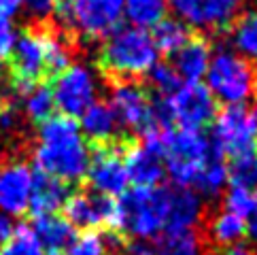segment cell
Instances as JSON below:
<instances>
[{
	"instance_id": "cell-26",
	"label": "cell",
	"mask_w": 257,
	"mask_h": 255,
	"mask_svg": "<svg viewBox=\"0 0 257 255\" xmlns=\"http://www.w3.org/2000/svg\"><path fill=\"white\" fill-rule=\"evenodd\" d=\"M166 0H123V17L136 28L151 30L166 17Z\"/></svg>"
},
{
	"instance_id": "cell-16",
	"label": "cell",
	"mask_w": 257,
	"mask_h": 255,
	"mask_svg": "<svg viewBox=\"0 0 257 255\" xmlns=\"http://www.w3.org/2000/svg\"><path fill=\"white\" fill-rule=\"evenodd\" d=\"M202 215H204V204L196 189L164 185V230L196 227Z\"/></svg>"
},
{
	"instance_id": "cell-6",
	"label": "cell",
	"mask_w": 257,
	"mask_h": 255,
	"mask_svg": "<svg viewBox=\"0 0 257 255\" xmlns=\"http://www.w3.org/2000/svg\"><path fill=\"white\" fill-rule=\"evenodd\" d=\"M210 141L202 130H172L168 132L166 147L162 153L164 170L177 187H191L210 158Z\"/></svg>"
},
{
	"instance_id": "cell-19",
	"label": "cell",
	"mask_w": 257,
	"mask_h": 255,
	"mask_svg": "<svg viewBox=\"0 0 257 255\" xmlns=\"http://www.w3.org/2000/svg\"><path fill=\"white\" fill-rule=\"evenodd\" d=\"M210 45L204 36H191V39L183 45V47L174 53L172 66L179 72V77L183 79V83L187 81H202L204 72L208 68L210 62Z\"/></svg>"
},
{
	"instance_id": "cell-7",
	"label": "cell",
	"mask_w": 257,
	"mask_h": 255,
	"mask_svg": "<svg viewBox=\"0 0 257 255\" xmlns=\"http://www.w3.org/2000/svg\"><path fill=\"white\" fill-rule=\"evenodd\" d=\"M210 147L221 156L234 158L257 147V119L244 104L223 106L213 119Z\"/></svg>"
},
{
	"instance_id": "cell-17",
	"label": "cell",
	"mask_w": 257,
	"mask_h": 255,
	"mask_svg": "<svg viewBox=\"0 0 257 255\" xmlns=\"http://www.w3.org/2000/svg\"><path fill=\"white\" fill-rule=\"evenodd\" d=\"M123 166L130 185L134 187H158L162 185L166 170H164V162L155 153L147 151L139 143H123Z\"/></svg>"
},
{
	"instance_id": "cell-11",
	"label": "cell",
	"mask_w": 257,
	"mask_h": 255,
	"mask_svg": "<svg viewBox=\"0 0 257 255\" xmlns=\"http://www.w3.org/2000/svg\"><path fill=\"white\" fill-rule=\"evenodd\" d=\"M113 111L119 119V125L127 128L136 134H143L147 128L155 123L153 119V98L147 89L132 79H117L111 89Z\"/></svg>"
},
{
	"instance_id": "cell-15",
	"label": "cell",
	"mask_w": 257,
	"mask_h": 255,
	"mask_svg": "<svg viewBox=\"0 0 257 255\" xmlns=\"http://www.w3.org/2000/svg\"><path fill=\"white\" fill-rule=\"evenodd\" d=\"M11 81L24 85H36L47 77L45 70V56L39 30H26L17 34L11 56Z\"/></svg>"
},
{
	"instance_id": "cell-39",
	"label": "cell",
	"mask_w": 257,
	"mask_h": 255,
	"mask_svg": "<svg viewBox=\"0 0 257 255\" xmlns=\"http://www.w3.org/2000/svg\"><path fill=\"white\" fill-rule=\"evenodd\" d=\"M219 255H255L251 244H246L244 240L240 242H234V244H227V247H221Z\"/></svg>"
},
{
	"instance_id": "cell-31",
	"label": "cell",
	"mask_w": 257,
	"mask_h": 255,
	"mask_svg": "<svg viewBox=\"0 0 257 255\" xmlns=\"http://www.w3.org/2000/svg\"><path fill=\"white\" fill-rule=\"evenodd\" d=\"M22 102H24V111H26V115H28V119H32L36 123L47 121L53 115V111H56L51 85L36 83L34 87H30V92L22 98Z\"/></svg>"
},
{
	"instance_id": "cell-8",
	"label": "cell",
	"mask_w": 257,
	"mask_h": 255,
	"mask_svg": "<svg viewBox=\"0 0 257 255\" xmlns=\"http://www.w3.org/2000/svg\"><path fill=\"white\" fill-rule=\"evenodd\" d=\"M166 106L172 125L181 130H202L213 123L217 100L202 81H187L172 96H166Z\"/></svg>"
},
{
	"instance_id": "cell-44",
	"label": "cell",
	"mask_w": 257,
	"mask_h": 255,
	"mask_svg": "<svg viewBox=\"0 0 257 255\" xmlns=\"http://www.w3.org/2000/svg\"><path fill=\"white\" fill-rule=\"evenodd\" d=\"M49 255H60V253H49Z\"/></svg>"
},
{
	"instance_id": "cell-2",
	"label": "cell",
	"mask_w": 257,
	"mask_h": 255,
	"mask_svg": "<svg viewBox=\"0 0 257 255\" xmlns=\"http://www.w3.org/2000/svg\"><path fill=\"white\" fill-rule=\"evenodd\" d=\"M158 49L149 30L136 26H119L102 43L100 68L113 81L147 75L158 64Z\"/></svg>"
},
{
	"instance_id": "cell-4",
	"label": "cell",
	"mask_w": 257,
	"mask_h": 255,
	"mask_svg": "<svg viewBox=\"0 0 257 255\" xmlns=\"http://www.w3.org/2000/svg\"><path fill=\"white\" fill-rule=\"evenodd\" d=\"M164 230V185L127 187L117 198L115 232L136 240L155 238Z\"/></svg>"
},
{
	"instance_id": "cell-29",
	"label": "cell",
	"mask_w": 257,
	"mask_h": 255,
	"mask_svg": "<svg viewBox=\"0 0 257 255\" xmlns=\"http://www.w3.org/2000/svg\"><path fill=\"white\" fill-rule=\"evenodd\" d=\"M115 236H104L96 230H85L75 236L70 244L64 249V255H111V249L117 247Z\"/></svg>"
},
{
	"instance_id": "cell-38",
	"label": "cell",
	"mask_w": 257,
	"mask_h": 255,
	"mask_svg": "<svg viewBox=\"0 0 257 255\" xmlns=\"http://www.w3.org/2000/svg\"><path fill=\"white\" fill-rule=\"evenodd\" d=\"M13 230H15V223L11 219V215H7V213L0 211V247H3L9 238H11Z\"/></svg>"
},
{
	"instance_id": "cell-35",
	"label": "cell",
	"mask_w": 257,
	"mask_h": 255,
	"mask_svg": "<svg viewBox=\"0 0 257 255\" xmlns=\"http://www.w3.org/2000/svg\"><path fill=\"white\" fill-rule=\"evenodd\" d=\"M15 39H17V32H15L11 17L0 15V60H7L11 56Z\"/></svg>"
},
{
	"instance_id": "cell-21",
	"label": "cell",
	"mask_w": 257,
	"mask_h": 255,
	"mask_svg": "<svg viewBox=\"0 0 257 255\" xmlns=\"http://www.w3.org/2000/svg\"><path fill=\"white\" fill-rule=\"evenodd\" d=\"M41 247L49 253H60L75 238V227H72L66 217H60L58 213L51 215H39L34 217V225H30Z\"/></svg>"
},
{
	"instance_id": "cell-9",
	"label": "cell",
	"mask_w": 257,
	"mask_h": 255,
	"mask_svg": "<svg viewBox=\"0 0 257 255\" xmlns=\"http://www.w3.org/2000/svg\"><path fill=\"white\" fill-rule=\"evenodd\" d=\"M51 94L56 108H60L62 115L77 119L96 102V94H98L96 75L83 64H70L66 70L56 75L51 85Z\"/></svg>"
},
{
	"instance_id": "cell-3",
	"label": "cell",
	"mask_w": 257,
	"mask_h": 255,
	"mask_svg": "<svg viewBox=\"0 0 257 255\" xmlns=\"http://www.w3.org/2000/svg\"><path fill=\"white\" fill-rule=\"evenodd\" d=\"M53 17L64 34H81L89 41L106 39L123 20V0H56Z\"/></svg>"
},
{
	"instance_id": "cell-37",
	"label": "cell",
	"mask_w": 257,
	"mask_h": 255,
	"mask_svg": "<svg viewBox=\"0 0 257 255\" xmlns=\"http://www.w3.org/2000/svg\"><path fill=\"white\" fill-rule=\"evenodd\" d=\"M53 5H56V0H24V7L28 9V13L36 17V20L49 17L53 11Z\"/></svg>"
},
{
	"instance_id": "cell-40",
	"label": "cell",
	"mask_w": 257,
	"mask_h": 255,
	"mask_svg": "<svg viewBox=\"0 0 257 255\" xmlns=\"http://www.w3.org/2000/svg\"><path fill=\"white\" fill-rule=\"evenodd\" d=\"M246 236L253 247H257V189H255V204H253V211L246 219Z\"/></svg>"
},
{
	"instance_id": "cell-12",
	"label": "cell",
	"mask_w": 257,
	"mask_h": 255,
	"mask_svg": "<svg viewBox=\"0 0 257 255\" xmlns=\"http://www.w3.org/2000/svg\"><path fill=\"white\" fill-rule=\"evenodd\" d=\"M177 20L198 30H225L238 17V0H168Z\"/></svg>"
},
{
	"instance_id": "cell-42",
	"label": "cell",
	"mask_w": 257,
	"mask_h": 255,
	"mask_svg": "<svg viewBox=\"0 0 257 255\" xmlns=\"http://www.w3.org/2000/svg\"><path fill=\"white\" fill-rule=\"evenodd\" d=\"M9 104H7V100H5V96L0 94V111H3V108H7Z\"/></svg>"
},
{
	"instance_id": "cell-5",
	"label": "cell",
	"mask_w": 257,
	"mask_h": 255,
	"mask_svg": "<svg viewBox=\"0 0 257 255\" xmlns=\"http://www.w3.org/2000/svg\"><path fill=\"white\" fill-rule=\"evenodd\" d=\"M204 77L208 92L225 106L244 104L257 92V72L251 62L229 49H221L210 56Z\"/></svg>"
},
{
	"instance_id": "cell-24",
	"label": "cell",
	"mask_w": 257,
	"mask_h": 255,
	"mask_svg": "<svg viewBox=\"0 0 257 255\" xmlns=\"http://www.w3.org/2000/svg\"><path fill=\"white\" fill-rule=\"evenodd\" d=\"M39 32L43 43L45 70H47V77H56L70 66V58H72L70 45L64 39V32H56V30H39Z\"/></svg>"
},
{
	"instance_id": "cell-10",
	"label": "cell",
	"mask_w": 257,
	"mask_h": 255,
	"mask_svg": "<svg viewBox=\"0 0 257 255\" xmlns=\"http://www.w3.org/2000/svg\"><path fill=\"white\" fill-rule=\"evenodd\" d=\"M121 151L123 143L96 147V153L89 160V168L85 175L89 191L106 198H119L121 194H125L130 187V181L125 175Z\"/></svg>"
},
{
	"instance_id": "cell-25",
	"label": "cell",
	"mask_w": 257,
	"mask_h": 255,
	"mask_svg": "<svg viewBox=\"0 0 257 255\" xmlns=\"http://www.w3.org/2000/svg\"><path fill=\"white\" fill-rule=\"evenodd\" d=\"M246 236V221L227 211L217 213L208 221V238L217 247H227V244L240 242Z\"/></svg>"
},
{
	"instance_id": "cell-1",
	"label": "cell",
	"mask_w": 257,
	"mask_h": 255,
	"mask_svg": "<svg viewBox=\"0 0 257 255\" xmlns=\"http://www.w3.org/2000/svg\"><path fill=\"white\" fill-rule=\"evenodd\" d=\"M89 160L91 153L77 119L60 113L41 123L39 143L34 149L36 172L66 185L79 183L87 175Z\"/></svg>"
},
{
	"instance_id": "cell-13",
	"label": "cell",
	"mask_w": 257,
	"mask_h": 255,
	"mask_svg": "<svg viewBox=\"0 0 257 255\" xmlns=\"http://www.w3.org/2000/svg\"><path fill=\"white\" fill-rule=\"evenodd\" d=\"M64 217L72 227L79 230H96V227H111L115 230L117 221V198H106L94 191H77L70 194L64 202Z\"/></svg>"
},
{
	"instance_id": "cell-30",
	"label": "cell",
	"mask_w": 257,
	"mask_h": 255,
	"mask_svg": "<svg viewBox=\"0 0 257 255\" xmlns=\"http://www.w3.org/2000/svg\"><path fill=\"white\" fill-rule=\"evenodd\" d=\"M227 181L251 191L257 189V147L232 158L227 166Z\"/></svg>"
},
{
	"instance_id": "cell-20",
	"label": "cell",
	"mask_w": 257,
	"mask_h": 255,
	"mask_svg": "<svg viewBox=\"0 0 257 255\" xmlns=\"http://www.w3.org/2000/svg\"><path fill=\"white\" fill-rule=\"evenodd\" d=\"M68 196H70V187L66 183L47 175H41V172H34V185H32L28 211L34 217L58 213Z\"/></svg>"
},
{
	"instance_id": "cell-34",
	"label": "cell",
	"mask_w": 257,
	"mask_h": 255,
	"mask_svg": "<svg viewBox=\"0 0 257 255\" xmlns=\"http://www.w3.org/2000/svg\"><path fill=\"white\" fill-rule=\"evenodd\" d=\"M253 204H255V191L238 187V185H229V189L223 196V211L240 217V219H244V221L249 219V215L253 211Z\"/></svg>"
},
{
	"instance_id": "cell-22",
	"label": "cell",
	"mask_w": 257,
	"mask_h": 255,
	"mask_svg": "<svg viewBox=\"0 0 257 255\" xmlns=\"http://www.w3.org/2000/svg\"><path fill=\"white\" fill-rule=\"evenodd\" d=\"M153 247L158 255H204L202 253V238L196 227L162 230L155 236Z\"/></svg>"
},
{
	"instance_id": "cell-27",
	"label": "cell",
	"mask_w": 257,
	"mask_h": 255,
	"mask_svg": "<svg viewBox=\"0 0 257 255\" xmlns=\"http://www.w3.org/2000/svg\"><path fill=\"white\" fill-rule=\"evenodd\" d=\"M225 185H227V164L221 153L210 151V158L204 164V168H202L194 187L198 189L200 196L215 198L225 189Z\"/></svg>"
},
{
	"instance_id": "cell-18",
	"label": "cell",
	"mask_w": 257,
	"mask_h": 255,
	"mask_svg": "<svg viewBox=\"0 0 257 255\" xmlns=\"http://www.w3.org/2000/svg\"><path fill=\"white\" fill-rule=\"evenodd\" d=\"M81 132L85 134V139L94 143V147H102V145H113L121 143L119 141V119L113 111V106L102 100H96L87 111L81 115Z\"/></svg>"
},
{
	"instance_id": "cell-23",
	"label": "cell",
	"mask_w": 257,
	"mask_h": 255,
	"mask_svg": "<svg viewBox=\"0 0 257 255\" xmlns=\"http://www.w3.org/2000/svg\"><path fill=\"white\" fill-rule=\"evenodd\" d=\"M149 34L158 53H164V56H174L194 36L189 26L177 20V17H164L149 30Z\"/></svg>"
},
{
	"instance_id": "cell-36",
	"label": "cell",
	"mask_w": 257,
	"mask_h": 255,
	"mask_svg": "<svg viewBox=\"0 0 257 255\" xmlns=\"http://www.w3.org/2000/svg\"><path fill=\"white\" fill-rule=\"evenodd\" d=\"M119 255H158V253H155V247L149 240L130 238L125 244L119 247Z\"/></svg>"
},
{
	"instance_id": "cell-32",
	"label": "cell",
	"mask_w": 257,
	"mask_h": 255,
	"mask_svg": "<svg viewBox=\"0 0 257 255\" xmlns=\"http://www.w3.org/2000/svg\"><path fill=\"white\" fill-rule=\"evenodd\" d=\"M0 255H45V249L41 247L32 227L22 223L15 225L11 238L0 247Z\"/></svg>"
},
{
	"instance_id": "cell-33",
	"label": "cell",
	"mask_w": 257,
	"mask_h": 255,
	"mask_svg": "<svg viewBox=\"0 0 257 255\" xmlns=\"http://www.w3.org/2000/svg\"><path fill=\"white\" fill-rule=\"evenodd\" d=\"M149 77V83L153 85V89L158 92V96H172L177 89L183 85V79L179 77V72L174 70L172 64H155V66L147 72Z\"/></svg>"
},
{
	"instance_id": "cell-28",
	"label": "cell",
	"mask_w": 257,
	"mask_h": 255,
	"mask_svg": "<svg viewBox=\"0 0 257 255\" xmlns=\"http://www.w3.org/2000/svg\"><path fill=\"white\" fill-rule=\"evenodd\" d=\"M232 43L238 56L249 62H257V13L236 17L232 24Z\"/></svg>"
},
{
	"instance_id": "cell-14",
	"label": "cell",
	"mask_w": 257,
	"mask_h": 255,
	"mask_svg": "<svg viewBox=\"0 0 257 255\" xmlns=\"http://www.w3.org/2000/svg\"><path fill=\"white\" fill-rule=\"evenodd\" d=\"M34 170L26 162H7L0 166V211L17 217L30 206Z\"/></svg>"
},
{
	"instance_id": "cell-41",
	"label": "cell",
	"mask_w": 257,
	"mask_h": 255,
	"mask_svg": "<svg viewBox=\"0 0 257 255\" xmlns=\"http://www.w3.org/2000/svg\"><path fill=\"white\" fill-rule=\"evenodd\" d=\"M24 7V0H0V15L13 17Z\"/></svg>"
},
{
	"instance_id": "cell-43",
	"label": "cell",
	"mask_w": 257,
	"mask_h": 255,
	"mask_svg": "<svg viewBox=\"0 0 257 255\" xmlns=\"http://www.w3.org/2000/svg\"><path fill=\"white\" fill-rule=\"evenodd\" d=\"M253 115H255V119H257V104H255V108H253Z\"/></svg>"
}]
</instances>
